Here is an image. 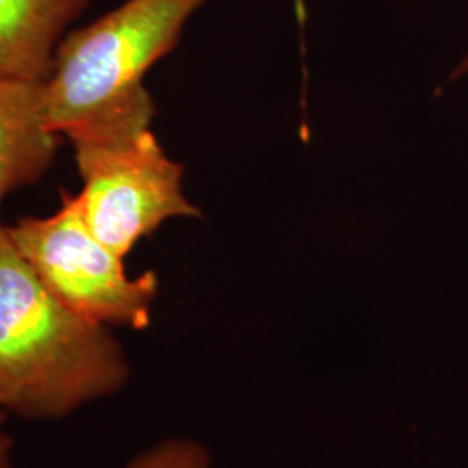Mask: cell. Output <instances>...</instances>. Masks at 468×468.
Returning a JSON list of instances; mask_svg holds the SVG:
<instances>
[{
    "mask_svg": "<svg viewBox=\"0 0 468 468\" xmlns=\"http://www.w3.org/2000/svg\"><path fill=\"white\" fill-rule=\"evenodd\" d=\"M129 377L127 356L112 328L59 301L0 222V411L63 419L115 396Z\"/></svg>",
    "mask_w": 468,
    "mask_h": 468,
    "instance_id": "6da1fadb",
    "label": "cell"
},
{
    "mask_svg": "<svg viewBox=\"0 0 468 468\" xmlns=\"http://www.w3.org/2000/svg\"><path fill=\"white\" fill-rule=\"evenodd\" d=\"M125 468H210V452L197 441L167 439L134 456Z\"/></svg>",
    "mask_w": 468,
    "mask_h": 468,
    "instance_id": "52a82bcc",
    "label": "cell"
},
{
    "mask_svg": "<svg viewBox=\"0 0 468 468\" xmlns=\"http://www.w3.org/2000/svg\"><path fill=\"white\" fill-rule=\"evenodd\" d=\"M7 234L38 280L73 313L108 328L150 324L156 274L131 278L125 257L90 231L79 197L63 193L56 214L19 218Z\"/></svg>",
    "mask_w": 468,
    "mask_h": 468,
    "instance_id": "3957f363",
    "label": "cell"
},
{
    "mask_svg": "<svg viewBox=\"0 0 468 468\" xmlns=\"http://www.w3.org/2000/svg\"><path fill=\"white\" fill-rule=\"evenodd\" d=\"M90 0H0V79L46 82L68 27Z\"/></svg>",
    "mask_w": 468,
    "mask_h": 468,
    "instance_id": "8992f818",
    "label": "cell"
},
{
    "mask_svg": "<svg viewBox=\"0 0 468 468\" xmlns=\"http://www.w3.org/2000/svg\"><path fill=\"white\" fill-rule=\"evenodd\" d=\"M59 148L46 115L44 82L0 79V205L49 170Z\"/></svg>",
    "mask_w": 468,
    "mask_h": 468,
    "instance_id": "5b68a950",
    "label": "cell"
},
{
    "mask_svg": "<svg viewBox=\"0 0 468 468\" xmlns=\"http://www.w3.org/2000/svg\"><path fill=\"white\" fill-rule=\"evenodd\" d=\"M205 0H127L63 37L44 82L50 129L69 141L151 129L143 79L181 40Z\"/></svg>",
    "mask_w": 468,
    "mask_h": 468,
    "instance_id": "7a4b0ae2",
    "label": "cell"
},
{
    "mask_svg": "<svg viewBox=\"0 0 468 468\" xmlns=\"http://www.w3.org/2000/svg\"><path fill=\"white\" fill-rule=\"evenodd\" d=\"M11 450H13L11 437L4 434L0 429V468H11Z\"/></svg>",
    "mask_w": 468,
    "mask_h": 468,
    "instance_id": "ba28073f",
    "label": "cell"
},
{
    "mask_svg": "<svg viewBox=\"0 0 468 468\" xmlns=\"http://www.w3.org/2000/svg\"><path fill=\"white\" fill-rule=\"evenodd\" d=\"M82 177L79 197L90 231L118 255L165 220L200 218L183 191L185 168L170 160L151 129L69 141Z\"/></svg>",
    "mask_w": 468,
    "mask_h": 468,
    "instance_id": "277c9868",
    "label": "cell"
},
{
    "mask_svg": "<svg viewBox=\"0 0 468 468\" xmlns=\"http://www.w3.org/2000/svg\"><path fill=\"white\" fill-rule=\"evenodd\" d=\"M465 71H468V56L465 58V61L454 69V75H456V77H460V75H463Z\"/></svg>",
    "mask_w": 468,
    "mask_h": 468,
    "instance_id": "9c48e42d",
    "label": "cell"
},
{
    "mask_svg": "<svg viewBox=\"0 0 468 468\" xmlns=\"http://www.w3.org/2000/svg\"><path fill=\"white\" fill-rule=\"evenodd\" d=\"M2 417H4V413H2V411H0V423H2Z\"/></svg>",
    "mask_w": 468,
    "mask_h": 468,
    "instance_id": "30bf717a",
    "label": "cell"
}]
</instances>
